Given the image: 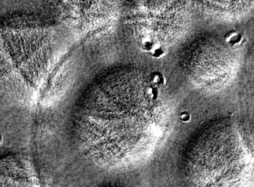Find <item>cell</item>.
I'll return each instance as SVG.
<instances>
[{
  "label": "cell",
  "instance_id": "cell-1",
  "mask_svg": "<svg viewBox=\"0 0 254 187\" xmlns=\"http://www.w3.org/2000/svg\"><path fill=\"white\" fill-rule=\"evenodd\" d=\"M181 171L188 187H254L253 155L242 148H196Z\"/></svg>",
  "mask_w": 254,
  "mask_h": 187
},
{
  "label": "cell",
  "instance_id": "cell-2",
  "mask_svg": "<svg viewBox=\"0 0 254 187\" xmlns=\"http://www.w3.org/2000/svg\"><path fill=\"white\" fill-rule=\"evenodd\" d=\"M224 40L226 44L232 47H237L243 42L244 37L240 32L232 30L228 32L225 34Z\"/></svg>",
  "mask_w": 254,
  "mask_h": 187
},
{
  "label": "cell",
  "instance_id": "cell-3",
  "mask_svg": "<svg viewBox=\"0 0 254 187\" xmlns=\"http://www.w3.org/2000/svg\"><path fill=\"white\" fill-rule=\"evenodd\" d=\"M144 94L149 101L156 102L159 96V89L157 87L150 84L144 88Z\"/></svg>",
  "mask_w": 254,
  "mask_h": 187
},
{
  "label": "cell",
  "instance_id": "cell-4",
  "mask_svg": "<svg viewBox=\"0 0 254 187\" xmlns=\"http://www.w3.org/2000/svg\"><path fill=\"white\" fill-rule=\"evenodd\" d=\"M149 80L150 84L157 87L159 89L163 87L166 82L164 75L158 71H153L150 74Z\"/></svg>",
  "mask_w": 254,
  "mask_h": 187
},
{
  "label": "cell",
  "instance_id": "cell-5",
  "mask_svg": "<svg viewBox=\"0 0 254 187\" xmlns=\"http://www.w3.org/2000/svg\"><path fill=\"white\" fill-rule=\"evenodd\" d=\"M155 43L152 38L147 36L142 37L139 40L140 48L147 52H149Z\"/></svg>",
  "mask_w": 254,
  "mask_h": 187
},
{
  "label": "cell",
  "instance_id": "cell-6",
  "mask_svg": "<svg viewBox=\"0 0 254 187\" xmlns=\"http://www.w3.org/2000/svg\"><path fill=\"white\" fill-rule=\"evenodd\" d=\"M165 52L166 51H165L164 47L160 44L155 42L149 53L151 57L158 59V58L163 57L165 55Z\"/></svg>",
  "mask_w": 254,
  "mask_h": 187
},
{
  "label": "cell",
  "instance_id": "cell-7",
  "mask_svg": "<svg viewBox=\"0 0 254 187\" xmlns=\"http://www.w3.org/2000/svg\"><path fill=\"white\" fill-rule=\"evenodd\" d=\"M179 118L182 122L184 123V124H188V123L191 121V115L188 111H182L180 114Z\"/></svg>",
  "mask_w": 254,
  "mask_h": 187
},
{
  "label": "cell",
  "instance_id": "cell-8",
  "mask_svg": "<svg viewBox=\"0 0 254 187\" xmlns=\"http://www.w3.org/2000/svg\"><path fill=\"white\" fill-rule=\"evenodd\" d=\"M99 187H132L127 184L120 183H111L100 186Z\"/></svg>",
  "mask_w": 254,
  "mask_h": 187
}]
</instances>
